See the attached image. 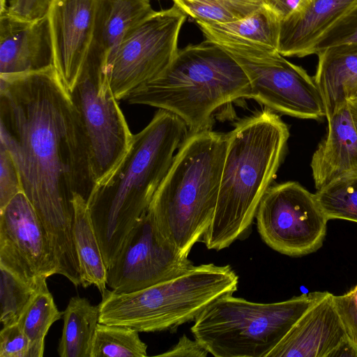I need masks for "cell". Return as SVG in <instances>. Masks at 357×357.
I'll use <instances>...</instances> for the list:
<instances>
[{
    "label": "cell",
    "instance_id": "cell-27",
    "mask_svg": "<svg viewBox=\"0 0 357 357\" xmlns=\"http://www.w3.org/2000/svg\"><path fill=\"white\" fill-rule=\"evenodd\" d=\"M46 280L29 282L0 265V321L3 326L20 321Z\"/></svg>",
    "mask_w": 357,
    "mask_h": 357
},
{
    "label": "cell",
    "instance_id": "cell-32",
    "mask_svg": "<svg viewBox=\"0 0 357 357\" xmlns=\"http://www.w3.org/2000/svg\"><path fill=\"white\" fill-rule=\"evenodd\" d=\"M30 342L20 323L3 326L0 333V357H29Z\"/></svg>",
    "mask_w": 357,
    "mask_h": 357
},
{
    "label": "cell",
    "instance_id": "cell-16",
    "mask_svg": "<svg viewBox=\"0 0 357 357\" xmlns=\"http://www.w3.org/2000/svg\"><path fill=\"white\" fill-rule=\"evenodd\" d=\"M54 66L47 16L35 20L0 15V75L39 71Z\"/></svg>",
    "mask_w": 357,
    "mask_h": 357
},
{
    "label": "cell",
    "instance_id": "cell-3",
    "mask_svg": "<svg viewBox=\"0 0 357 357\" xmlns=\"http://www.w3.org/2000/svg\"><path fill=\"white\" fill-rule=\"evenodd\" d=\"M227 137L217 205L202 240L208 249L217 251L250 228L284 159L289 130L280 116L266 108L237 122Z\"/></svg>",
    "mask_w": 357,
    "mask_h": 357
},
{
    "label": "cell",
    "instance_id": "cell-38",
    "mask_svg": "<svg viewBox=\"0 0 357 357\" xmlns=\"http://www.w3.org/2000/svg\"><path fill=\"white\" fill-rule=\"evenodd\" d=\"M356 98H357V87L351 93L350 98H349V99H356Z\"/></svg>",
    "mask_w": 357,
    "mask_h": 357
},
{
    "label": "cell",
    "instance_id": "cell-24",
    "mask_svg": "<svg viewBox=\"0 0 357 357\" xmlns=\"http://www.w3.org/2000/svg\"><path fill=\"white\" fill-rule=\"evenodd\" d=\"M63 315L47 282H44L19 321L30 342L29 357L43 356L45 336L51 326Z\"/></svg>",
    "mask_w": 357,
    "mask_h": 357
},
{
    "label": "cell",
    "instance_id": "cell-6",
    "mask_svg": "<svg viewBox=\"0 0 357 357\" xmlns=\"http://www.w3.org/2000/svg\"><path fill=\"white\" fill-rule=\"evenodd\" d=\"M238 276L230 265L193 266L183 273L145 289L116 294L107 289L99 303V323L139 332L172 331L195 321L218 298L233 294Z\"/></svg>",
    "mask_w": 357,
    "mask_h": 357
},
{
    "label": "cell",
    "instance_id": "cell-10",
    "mask_svg": "<svg viewBox=\"0 0 357 357\" xmlns=\"http://www.w3.org/2000/svg\"><path fill=\"white\" fill-rule=\"evenodd\" d=\"M255 218L262 240L290 257L307 255L321 248L329 220L315 194L296 181L271 185Z\"/></svg>",
    "mask_w": 357,
    "mask_h": 357
},
{
    "label": "cell",
    "instance_id": "cell-23",
    "mask_svg": "<svg viewBox=\"0 0 357 357\" xmlns=\"http://www.w3.org/2000/svg\"><path fill=\"white\" fill-rule=\"evenodd\" d=\"M100 307L86 298L72 297L63 311V327L57 351L61 357H90L99 323Z\"/></svg>",
    "mask_w": 357,
    "mask_h": 357
},
{
    "label": "cell",
    "instance_id": "cell-7",
    "mask_svg": "<svg viewBox=\"0 0 357 357\" xmlns=\"http://www.w3.org/2000/svg\"><path fill=\"white\" fill-rule=\"evenodd\" d=\"M327 291L272 303L222 296L197 317L191 332L215 357H268L289 331Z\"/></svg>",
    "mask_w": 357,
    "mask_h": 357
},
{
    "label": "cell",
    "instance_id": "cell-21",
    "mask_svg": "<svg viewBox=\"0 0 357 357\" xmlns=\"http://www.w3.org/2000/svg\"><path fill=\"white\" fill-rule=\"evenodd\" d=\"M316 55L318 62L314 79L328 119L347 102L357 87V45L333 47Z\"/></svg>",
    "mask_w": 357,
    "mask_h": 357
},
{
    "label": "cell",
    "instance_id": "cell-19",
    "mask_svg": "<svg viewBox=\"0 0 357 357\" xmlns=\"http://www.w3.org/2000/svg\"><path fill=\"white\" fill-rule=\"evenodd\" d=\"M327 121L326 134L314 151L310 162L317 190L357 170V132L348 102Z\"/></svg>",
    "mask_w": 357,
    "mask_h": 357
},
{
    "label": "cell",
    "instance_id": "cell-4",
    "mask_svg": "<svg viewBox=\"0 0 357 357\" xmlns=\"http://www.w3.org/2000/svg\"><path fill=\"white\" fill-rule=\"evenodd\" d=\"M227 146L225 133H189L148 208L158 231L184 257L211 224Z\"/></svg>",
    "mask_w": 357,
    "mask_h": 357
},
{
    "label": "cell",
    "instance_id": "cell-25",
    "mask_svg": "<svg viewBox=\"0 0 357 357\" xmlns=\"http://www.w3.org/2000/svg\"><path fill=\"white\" fill-rule=\"evenodd\" d=\"M196 23L225 24L245 18L263 6L262 0H173Z\"/></svg>",
    "mask_w": 357,
    "mask_h": 357
},
{
    "label": "cell",
    "instance_id": "cell-28",
    "mask_svg": "<svg viewBox=\"0 0 357 357\" xmlns=\"http://www.w3.org/2000/svg\"><path fill=\"white\" fill-rule=\"evenodd\" d=\"M314 194L329 220L357 223V170L337 178Z\"/></svg>",
    "mask_w": 357,
    "mask_h": 357
},
{
    "label": "cell",
    "instance_id": "cell-18",
    "mask_svg": "<svg viewBox=\"0 0 357 357\" xmlns=\"http://www.w3.org/2000/svg\"><path fill=\"white\" fill-rule=\"evenodd\" d=\"M357 0H301L280 21L278 52L305 57L317 39Z\"/></svg>",
    "mask_w": 357,
    "mask_h": 357
},
{
    "label": "cell",
    "instance_id": "cell-1",
    "mask_svg": "<svg viewBox=\"0 0 357 357\" xmlns=\"http://www.w3.org/2000/svg\"><path fill=\"white\" fill-rule=\"evenodd\" d=\"M0 142L15 163L59 271H77L74 195L87 202L96 183L86 134L54 66L0 75Z\"/></svg>",
    "mask_w": 357,
    "mask_h": 357
},
{
    "label": "cell",
    "instance_id": "cell-14",
    "mask_svg": "<svg viewBox=\"0 0 357 357\" xmlns=\"http://www.w3.org/2000/svg\"><path fill=\"white\" fill-rule=\"evenodd\" d=\"M98 0H52L47 16L54 66L70 90L91 47Z\"/></svg>",
    "mask_w": 357,
    "mask_h": 357
},
{
    "label": "cell",
    "instance_id": "cell-11",
    "mask_svg": "<svg viewBox=\"0 0 357 357\" xmlns=\"http://www.w3.org/2000/svg\"><path fill=\"white\" fill-rule=\"evenodd\" d=\"M193 266L162 237L146 211L107 269V285L116 294L136 291L174 278Z\"/></svg>",
    "mask_w": 357,
    "mask_h": 357
},
{
    "label": "cell",
    "instance_id": "cell-29",
    "mask_svg": "<svg viewBox=\"0 0 357 357\" xmlns=\"http://www.w3.org/2000/svg\"><path fill=\"white\" fill-rule=\"evenodd\" d=\"M346 45H357V1L317 39L309 55Z\"/></svg>",
    "mask_w": 357,
    "mask_h": 357
},
{
    "label": "cell",
    "instance_id": "cell-22",
    "mask_svg": "<svg viewBox=\"0 0 357 357\" xmlns=\"http://www.w3.org/2000/svg\"><path fill=\"white\" fill-rule=\"evenodd\" d=\"M73 237L83 287L94 285L103 294L107 289V268L89 212L87 202L74 195Z\"/></svg>",
    "mask_w": 357,
    "mask_h": 357
},
{
    "label": "cell",
    "instance_id": "cell-13",
    "mask_svg": "<svg viewBox=\"0 0 357 357\" xmlns=\"http://www.w3.org/2000/svg\"><path fill=\"white\" fill-rule=\"evenodd\" d=\"M0 265L32 283L58 274L53 246L24 192L0 210Z\"/></svg>",
    "mask_w": 357,
    "mask_h": 357
},
{
    "label": "cell",
    "instance_id": "cell-5",
    "mask_svg": "<svg viewBox=\"0 0 357 357\" xmlns=\"http://www.w3.org/2000/svg\"><path fill=\"white\" fill-rule=\"evenodd\" d=\"M251 96L249 79L239 63L221 47L206 40L178 50L161 75L124 100L170 112L192 133L211 130L220 109Z\"/></svg>",
    "mask_w": 357,
    "mask_h": 357
},
{
    "label": "cell",
    "instance_id": "cell-15",
    "mask_svg": "<svg viewBox=\"0 0 357 357\" xmlns=\"http://www.w3.org/2000/svg\"><path fill=\"white\" fill-rule=\"evenodd\" d=\"M268 357H357L335 310L333 294L311 305Z\"/></svg>",
    "mask_w": 357,
    "mask_h": 357
},
{
    "label": "cell",
    "instance_id": "cell-36",
    "mask_svg": "<svg viewBox=\"0 0 357 357\" xmlns=\"http://www.w3.org/2000/svg\"><path fill=\"white\" fill-rule=\"evenodd\" d=\"M352 121L357 132V98L347 100Z\"/></svg>",
    "mask_w": 357,
    "mask_h": 357
},
{
    "label": "cell",
    "instance_id": "cell-9",
    "mask_svg": "<svg viewBox=\"0 0 357 357\" xmlns=\"http://www.w3.org/2000/svg\"><path fill=\"white\" fill-rule=\"evenodd\" d=\"M187 15L176 5L160 11L133 30L106 64L115 98L132 91L161 75L178 52V38Z\"/></svg>",
    "mask_w": 357,
    "mask_h": 357
},
{
    "label": "cell",
    "instance_id": "cell-33",
    "mask_svg": "<svg viewBox=\"0 0 357 357\" xmlns=\"http://www.w3.org/2000/svg\"><path fill=\"white\" fill-rule=\"evenodd\" d=\"M52 0H9L6 12L17 18L35 20L47 15Z\"/></svg>",
    "mask_w": 357,
    "mask_h": 357
},
{
    "label": "cell",
    "instance_id": "cell-12",
    "mask_svg": "<svg viewBox=\"0 0 357 357\" xmlns=\"http://www.w3.org/2000/svg\"><path fill=\"white\" fill-rule=\"evenodd\" d=\"M234 59L249 79L251 98L266 108L298 119L326 117L320 91L314 77L303 67L279 52L259 58Z\"/></svg>",
    "mask_w": 357,
    "mask_h": 357
},
{
    "label": "cell",
    "instance_id": "cell-2",
    "mask_svg": "<svg viewBox=\"0 0 357 357\" xmlns=\"http://www.w3.org/2000/svg\"><path fill=\"white\" fill-rule=\"evenodd\" d=\"M188 134L181 118L159 109L149 124L133 135L128 151L109 176L96 185L87 206L107 269L147 211Z\"/></svg>",
    "mask_w": 357,
    "mask_h": 357
},
{
    "label": "cell",
    "instance_id": "cell-26",
    "mask_svg": "<svg viewBox=\"0 0 357 357\" xmlns=\"http://www.w3.org/2000/svg\"><path fill=\"white\" fill-rule=\"evenodd\" d=\"M139 333L127 326L98 323L90 357L147 356V345Z\"/></svg>",
    "mask_w": 357,
    "mask_h": 357
},
{
    "label": "cell",
    "instance_id": "cell-35",
    "mask_svg": "<svg viewBox=\"0 0 357 357\" xmlns=\"http://www.w3.org/2000/svg\"><path fill=\"white\" fill-rule=\"evenodd\" d=\"M301 0H262L264 6L273 13L280 20L289 15Z\"/></svg>",
    "mask_w": 357,
    "mask_h": 357
},
{
    "label": "cell",
    "instance_id": "cell-17",
    "mask_svg": "<svg viewBox=\"0 0 357 357\" xmlns=\"http://www.w3.org/2000/svg\"><path fill=\"white\" fill-rule=\"evenodd\" d=\"M280 21L263 6L242 20L197 25L206 40L221 47L233 57L253 59L278 52Z\"/></svg>",
    "mask_w": 357,
    "mask_h": 357
},
{
    "label": "cell",
    "instance_id": "cell-20",
    "mask_svg": "<svg viewBox=\"0 0 357 357\" xmlns=\"http://www.w3.org/2000/svg\"><path fill=\"white\" fill-rule=\"evenodd\" d=\"M155 12L150 0H98L93 36L86 61L106 66L123 40Z\"/></svg>",
    "mask_w": 357,
    "mask_h": 357
},
{
    "label": "cell",
    "instance_id": "cell-30",
    "mask_svg": "<svg viewBox=\"0 0 357 357\" xmlns=\"http://www.w3.org/2000/svg\"><path fill=\"white\" fill-rule=\"evenodd\" d=\"M21 192L23 190L17 168L10 152L0 142V210Z\"/></svg>",
    "mask_w": 357,
    "mask_h": 357
},
{
    "label": "cell",
    "instance_id": "cell-37",
    "mask_svg": "<svg viewBox=\"0 0 357 357\" xmlns=\"http://www.w3.org/2000/svg\"><path fill=\"white\" fill-rule=\"evenodd\" d=\"M7 5H6V0H1L0 3V14L6 12L7 9Z\"/></svg>",
    "mask_w": 357,
    "mask_h": 357
},
{
    "label": "cell",
    "instance_id": "cell-34",
    "mask_svg": "<svg viewBox=\"0 0 357 357\" xmlns=\"http://www.w3.org/2000/svg\"><path fill=\"white\" fill-rule=\"evenodd\" d=\"M208 354L207 350L196 339L192 340L183 335L171 349L157 356L165 357H206Z\"/></svg>",
    "mask_w": 357,
    "mask_h": 357
},
{
    "label": "cell",
    "instance_id": "cell-31",
    "mask_svg": "<svg viewBox=\"0 0 357 357\" xmlns=\"http://www.w3.org/2000/svg\"><path fill=\"white\" fill-rule=\"evenodd\" d=\"M333 302L348 338L357 348V283L342 295L333 294Z\"/></svg>",
    "mask_w": 357,
    "mask_h": 357
},
{
    "label": "cell",
    "instance_id": "cell-8",
    "mask_svg": "<svg viewBox=\"0 0 357 357\" xmlns=\"http://www.w3.org/2000/svg\"><path fill=\"white\" fill-rule=\"evenodd\" d=\"M68 92L87 136L97 184L121 162L133 135L110 87L105 66L85 62Z\"/></svg>",
    "mask_w": 357,
    "mask_h": 357
}]
</instances>
